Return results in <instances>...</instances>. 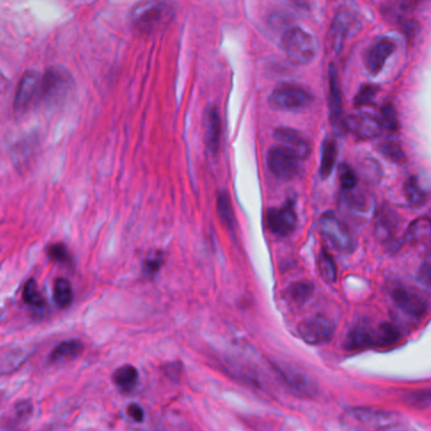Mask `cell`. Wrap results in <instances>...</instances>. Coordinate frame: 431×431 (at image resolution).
Wrapping results in <instances>:
<instances>
[{
  "label": "cell",
  "mask_w": 431,
  "mask_h": 431,
  "mask_svg": "<svg viewBox=\"0 0 431 431\" xmlns=\"http://www.w3.org/2000/svg\"><path fill=\"white\" fill-rule=\"evenodd\" d=\"M282 43L288 59L295 65H306L315 57V41L302 28L294 27L286 30L283 34Z\"/></svg>",
  "instance_id": "4"
},
{
  "label": "cell",
  "mask_w": 431,
  "mask_h": 431,
  "mask_svg": "<svg viewBox=\"0 0 431 431\" xmlns=\"http://www.w3.org/2000/svg\"><path fill=\"white\" fill-rule=\"evenodd\" d=\"M269 170L280 180H290L299 172V159L284 148L276 146L268 152Z\"/></svg>",
  "instance_id": "10"
},
{
  "label": "cell",
  "mask_w": 431,
  "mask_h": 431,
  "mask_svg": "<svg viewBox=\"0 0 431 431\" xmlns=\"http://www.w3.org/2000/svg\"><path fill=\"white\" fill-rule=\"evenodd\" d=\"M395 48L394 39L387 37L379 38L370 46L364 54V65L371 75H379Z\"/></svg>",
  "instance_id": "14"
},
{
  "label": "cell",
  "mask_w": 431,
  "mask_h": 431,
  "mask_svg": "<svg viewBox=\"0 0 431 431\" xmlns=\"http://www.w3.org/2000/svg\"><path fill=\"white\" fill-rule=\"evenodd\" d=\"M339 181H341V186L344 191H352V190L356 189L358 181L357 174L350 165L342 163L339 166Z\"/></svg>",
  "instance_id": "34"
},
{
  "label": "cell",
  "mask_w": 431,
  "mask_h": 431,
  "mask_svg": "<svg viewBox=\"0 0 431 431\" xmlns=\"http://www.w3.org/2000/svg\"><path fill=\"white\" fill-rule=\"evenodd\" d=\"M313 94L304 86L286 83L277 86L270 95V104L280 110L304 109L313 103Z\"/></svg>",
  "instance_id": "5"
},
{
  "label": "cell",
  "mask_w": 431,
  "mask_h": 431,
  "mask_svg": "<svg viewBox=\"0 0 431 431\" xmlns=\"http://www.w3.org/2000/svg\"><path fill=\"white\" fill-rule=\"evenodd\" d=\"M221 117L216 106L209 108L206 117V143L211 153L216 154L220 150L221 144Z\"/></svg>",
  "instance_id": "19"
},
{
  "label": "cell",
  "mask_w": 431,
  "mask_h": 431,
  "mask_svg": "<svg viewBox=\"0 0 431 431\" xmlns=\"http://www.w3.org/2000/svg\"><path fill=\"white\" fill-rule=\"evenodd\" d=\"M53 297H54V303L61 309H66L71 305L74 294H72L71 283L66 279L56 280L53 286Z\"/></svg>",
  "instance_id": "26"
},
{
  "label": "cell",
  "mask_w": 431,
  "mask_h": 431,
  "mask_svg": "<svg viewBox=\"0 0 431 431\" xmlns=\"http://www.w3.org/2000/svg\"><path fill=\"white\" fill-rule=\"evenodd\" d=\"M400 421L394 411L375 408H353L342 417L343 428L350 431H383L397 426Z\"/></svg>",
  "instance_id": "1"
},
{
  "label": "cell",
  "mask_w": 431,
  "mask_h": 431,
  "mask_svg": "<svg viewBox=\"0 0 431 431\" xmlns=\"http://www.w3.org/2000/svg\"><path fill=\"white\" fill-rule=\"evenodd\" d=\"M359 30V21L350 9H339L335 15L328 34V43L335 52H341L348 38L355 36Z\"/></svg>",
  "instance_id": "6"
},
{
  "label": "cell",
  "mask_w": 431,
  "mask_h": 431,
  "mask_svg": "<svg viewBox=\"0 0 431 431\" xmlns=\"http://www.w3.org/2000/svg\"><path fill=\"white\" fill-rule=\"evenodd\" d=\"M400 338V332L392 324H382L376 332V347L392 345Z\"/></svg>",
  "instance_id": "30"
},
{
  "label": "cell",
  "mask_w": 431,
  "mask_h": 431,
  "mask_svg": "<svg viewBox=\"0 0 431 431\" xmlns=\"http://www.w3.org/2000/svg\"><path fill=\"white\" fill-rule=\"evenodd\" d=\"M403 189H405V195L408 197L410 204L415 205V206L424 204L425 200H426V192L419 185L417 177L410 176L405 182Z\"/></svg>",
  "instance_id": "29"
},
{
  "label": "cell",
  "mask_w": 431,
  "mask_h": 431,
  "mask_svg": "<svg viewBox=\"0 0 431 431\" xmlns=\"http://www.w3.org/2000/svg\"><path fill=\"white\" fill-rule=\"evenodd\" d=\"M70 76L61 70H48L42 77L39 98L48 103H57L63 99L70 89Z\"/></svg>",
  "instance_id": "13"
},
{
  "label": "cell",
  "mask_w": 431,
  "mask_h": 431,
  "mask_svg": "<svg viewBox=\"0 0 431 431\" xmlns=\"http://www.w3.org/2000/svg\"><path fill=\"white\" fill-rule=\"evenodd\" d=\"M379 121L382 124V128L387 129L390 132H397L399 128H400V123H399V117H397V113H396V109L390 103H387V104L381 108Z\"/></svg>",
  "instance_id": "31"
},
{
  "label": "cell",
  "mask_w": 431,
  "mask_h": 431,
  "mask_svg": "<svg viewBox=\"0 0 431 431\" xmlns=\"http://www.w3.org/2000/svg\"><path fill=\"white\" fill-rule=\"evenodd\" d=\"M297 217L295 204L286 201L283 206L270 209L266 212V225L271 233L279 237L290 235L297 228Z\"/></svg>",
  "instance_id": "9"
},
{
  "label": "cell",
  "mask_w": 431,
  "mask_h": 431,
  "mask_svg": "<svg viewBox=\"0 0 431 431\" xmlns=\"http://www.w3.org/2000/svg\"><path fill=\"white\" fill-rule=\"evenodd\" d=\"M314 294V285L312 282H308V281H302V282H297L294 285H291L288 290H286V301L293 306V308H297L300 309L302 306H304L305 303L309 301V299L312 297Z\"/></svg>",
  "instance_id": "21"
},
{
  "label": "cell",
  "mask_w": 431,
  "mask_h": 431,
  "mask_svg": "<svg viewBox=\"0 0 431 431\" xmlns=\"http://www.w3.org/2000/svg\"><path fill=\"white\" fill-rule=\"evenodd\" d=\"M399 227V219L394 210L388 206H383L377 214L376 219V237L382 244H386L390 248H395L396 244V233Z\"/></svg>",
  "instance_id": "18"
},
{
  "label": "cell",
  "mask_w": 431,
  "mask_h": 431,
  "mask_svg": "<svg viewBox=\"0 0 431 431\" xmlns=\"http://www.w3.org/2000/svg\"><path fill=\"white\" fill-rule=\"evenodd\" d=\"M173 9L165 3H140L132 12L134 28L144 34L154 33L171 22Z\"/></svg>",
  "instance_id": "2"
},
{
  "label": "cell",
  "mask_w": 431,
  "mask_h": 431,
  "mask_svg": "<svg viewBox=\"0 0 431 431\" xmlns=\"http://www.w3.org/2000/svg\"><path fill=\"white\" fill-rule=\"evenodd\" d=\"M277 374L283 379L286 386L289 387L291 391H294L297 396L303 397H313L317 394V385L314 383L308 374L304 372L297 370V367L284 362H274L273 363Z\"/></svg>",
  "instance_id": "8"
},
{
  "label": "cell",
  "mask_w": 431,
  "mask_h": 431,
  "mask_svg": "<svg viewBox=\"0 0 431 431\" xmlns=\"http://www.w3.org/2000/svg\"><path fill=\"white\" fill-rule=\"evenodd\" d=\"M406 401H409L411 405L415 406H429L431 405V391H423V392H417V394H411L406 396Z\"/></svg>",
  "instance_id": "39"
},
{
  "label": "cell",
  "mask_w": 431,
  "mask_h": 431,
  "mask_svg": "<svg viewBox=\"0 0 431 431\" xmlns=\"http://www.w3.org/2000/svg\"><path fill=\"white\" fill-rule=\"evenodd\" d=\"M217 210L226 227L233 230L235 227V214L231 204V199L227 191H221L217 197Z\"/></svg>",
  "instance_id": "28"
},
{
  "label": "cell",
  "mask_w": 431,
  "mask_h": 431,
  "mask_svg": "<svg viewBox=\"0 0 431 431\" xmlns=\"http://www.w3.org/2000/svg\"><path fill=\"white\" fill-rule=\"evenodd\" d=\"M392 297L396 305L405 314L414 318H421L428 310V303L424 297L419 295L417 291L408 288H395Z\"/></svg>",
  "instance_id": "16"
},
{
  "label": "cell",
  "mask_w": 431,
  "mask_h": 431,
  "mask_svg": "<svg viewBox=\"0 0 431 431\" xmlns=\"http://www.w3.org/2000/svg\"><path fill=\"white\" fill-rule=\"evenodd\" d=\"M337 159V144L333 139H326L322 147L320 159V174L322 177H328L332 174Z\"/></svg>",
  "instance_id": "24"
},
{
  "label": "cell",
  "mask_w": 431,
  "mask_h": 431,
  "mask_svg": "<svg viewBox=\"0 0 431 431\" xmlns=\"http://www.w3.org/2000/svg\"><path fill=\"white\" fill-rule=\"evenodd\" d=\"M42 76L36 71H28L23 75L14 98L15 114L25 113L36 99L39 98Z\"/></svg>",
  "instance_id": "12"
},
{
  "label": "cell",
  "mask_w": 431,
  "mask_h": 431,
  "mask_svg": "<svg viewBox=\"0 0 431 431\" xmlns=\"http://www.w3.org/2000/svg\"><path fill=\"white\" fill-rule=\"evenodd\" d=\"M48 256L52 258L53 261H57L60 263H68L71 261V256L68 252L67 247L62 243L53 244L48 250Z\"/></svg>",
  "instance_id": "37"
},
{
  "label": "cell",
  "mask_w": 431,
  "mask_h": 431,
  "mask_svg": "<svg viewBox=\"0 0 431 431\" xmlns=\"http://www.w3.org/2000/svg\"><path fill=\"white\" fill-rule=\"evenodd\" d=\"M164 263V254L162 252H154L144 261V273L147 276H154Z\"/></svg>",
  "instance_id": "36"
},
{
  "label": "cell",
  "mask_w": 431,
  "mask_h": 431,
  "mask_svg": "<svg viewBox=\"0 0 431 431\" xmlns=\"http://www.w3.org/2000/svg\"><path fill=\"white\" fill-rule=\"evenodd\" d=\"M317 265H318V271L323 280L327 281L329 283H333L337 281V265H335V259L327 250H320Z\"/></svg>",
  "instance_id": "25"
},
{
  "label": "cell",
  "mask_w": 431,
  "mask_h": 431,
  "mask_svg": "<svg viewBox=\"0 0 431 431\" xmlns=\"http://www.w3.org/2000/svg\"><path fill=\"white\" fill-rule=\"evenodd\" d=\"M274 137L282 147L291 152L299 161L306 159L311 156L312 152L311 143L297 130L290 128L276 129Z\"/></svg>",
  "instance_id": "15"
},
{
  "label": "cell",
  "mask_w": 431,
  "mask_h": 431,
  "mask_svg": "<svg viewBox=\"0 0 431 431\" xmlns=\"http://www.w3.org/2000/svg\"><path fill=\"white\" fill-rule=\"evenodd\" d=\"M379 152L387 159L392 161L395 163H402L405 161V154L402 151V147L397 141L388 139L379 146Z\"/></svg>",
  "instance_id": "32"
},
{
  "label": "cell",
  "mask_w": 431,
  "mask_h": 431,
  "mask_svg": "<svg viewBox=\"0 0 431 431\" xmlns=\"http://www.w3.org/2000/svg\"><path fill=\"white\" fill-rule=\"evenodd\" d=\"M319 232L323 239L335 250L350 254L356 250V239L342 220L333 212H326L319 219Z\"/></svg>",
  "instance_id": "3"
},
{
  "label": "cell",
  "mask_w": 431,
  "mask_h": 431,
  "mask_svg": "<svg viewBox=\"0 0 431 431\" xmlns=\"http://www.w3.org/2000/svg\"><path fill=\"white\" fill-rule=\"evenodd\" d=\"M370 347H376V332L364 326L353 328L344 341V348L347 350H361Z\"/></svg>",
  "instance_id": "20"
},
{
  "label": "cell",
  "mask_w": 431,
  "mask_h": 431,
  "mask_svg": "<svg viewBox=\"0 0 431 431\" xmlns=\"http://www.w3.org/2000/svg\"><path fill=\"white\" fill-rule=\"evenodd\" d=\"M138 379H139L138 370L130 364L120 367L112 376V381H114L115 386L118 387L120 391L124 394H129L134 390L138 385Z\"/></svg>",
  "instance_id": "22"
},
{
  "label": "cell",
  "mask_w": 431,
  "mask_h": 431,
  "mask_svg": "<svg viewBox=\"0 0 431 431\" xmlns=\"http://www.w3.org/2000/svg\"><path fill=\"white\" fill-rule=\"evenodd\" d=\"M328 80H329V95H328V100H329L330 121H332L333 127H335L338 130H342V129H344L342 92H341V85H339L338 75H337V71H335L333 65L329 66Z\"/></svg>",
  "instance_id": "17"
},
{
  "label": "cell",
  "mask_w": 431,
  "mask_h": 431,
  "mask_svg": "<svg viewBox=\"0 0 431 431\" xmlns=\"http://www.w3.org/2000/svg\"><path fill=\"white\" fill-rule=\"evenodd\" d=\"M335 332V323L323 315H315L312 318L305 319L297 325V334L305 343L311 345H319L327 343L333 338Z\"/></svg>",
  "instance_id": "7"
},
{
  "label": "cell",
  "mask_w": 431,
  "mask_h": 431,
  "mask_svg": "<svg viewBox=\"0 0 431 431\" xmlns=\"http://www.w3.org/2000/svg\"><path fill=\"white\" fill-rule=\"evenodd\" d=\"M379 89L375 85H364L355 99L356 106H370L376 99Z\"/></svg>",
  "instance_id": "35"
},
{
  "label": "cell",
  "mask_w": 431,
  "mask_h": 431,
  "mask_svg": "<svg viewBox=\"0 0 431 431\" xmlns=\"http://www.w3.org/2000/svg\"><path fill=\"white\" fill-rule=\"evenodd\" d=\"M82 352L81 341H67L59 344L56 348L53 349L50 361L52 363H63L74 359Z\"/></svg>",
  "instance_id": "23"
},
{
  "label": "cell",
  "mask_w": 431,
  "mask_h": 431,
  "mask_svg": "<svg viewBox=\"0 0 431 431\" xmlns=\"http://www.w3.org/2000/svg\"><path fill=\"white\" fill-rule=\"evenodd\" d=\"M429 237H431V220L428 218L415 220L406 232V239L410 242H421Z\"/></svg>",
  "instance_id": "27"
},
{
  "label": "cell",
  "mask_w": 431,
  "mask_h": 431,
  "mask_svg": "<svg viewBox=\"0 0 431 431\" xmlns=\"http://www.w3.org/2000/svg\"><path fill=\"white\" fill-rule=\"evenodd\" d=\"M23 299L28 305L36 306V308H42L45 303V300L41 295V291L34 280H30L25 283L23 290Z\"/></svg>",
  "instance_id": "33"
},
{
  "label": "cell",
  "mask_w": 431,
  "mask_h": 431,
  "mask_svg": "<svg viewBox=\"0 0 431 431\" xmlns=\"http://www.w3.org/2000/svg\"><path fill=\"white\" fill-rule=\"evenodd\" d=\"M344 129L358 139H375L382 133L379 117L370 113L352 114L344 118Z\"/></svg>",
  "instance_id": "11"
},
{
  "label": "cell",
  "mask_w": 431,
  "mask_h": 431,
  "mask_svg": "<svg viewBox=\"0 0 431 431\" xmlns=\"http://www.w3.org/2000/svg\"><path fill=\"white\" fill-rule=\"evenodd\" d=\"M417 280L420 281L425 286L431 288V250L428 252L423 263L419 268Z\"/></svg>",
  "instance_id": "38"
},
{
  "label": "cell",
  "mask_w": 431,
  "mask_h": 431,
  "mask_svg": "<svg viewBox=\"0 0 431 431\" xmlns=\"http://www.w3.org/2000/svg\"><path fill=\"white\" fill-rule=\"evenodd\" d=\"M127 414L134 421H138V423H140V421H143V419H144V411H143L142 408L139 405H134V403L130 405L127 408Z\"/></svg>",
  "instance_id": "40"
},
{
  "label": "cell",
  "mask_w": 431,
  "mask_h": 431,
  "mask_svg": "<svg viewBox=\"0 0 431 431\" xmlns=\"http://www.w3.org/2000/svg\"><path fill=\"white\" fill-rule=\"evenodd\" d=\"M4 85H6V79L0 74V91L4 89Z\"/></svg>",
  "instance_id": "41"
}]
</instances>
